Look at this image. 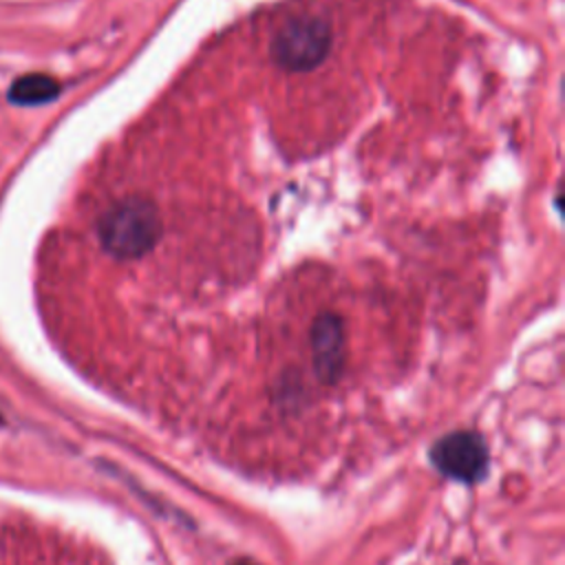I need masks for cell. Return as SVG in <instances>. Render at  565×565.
Instances as JSON below:
<instances>
[{
	"mask_svg": "<svg viewBox=\"0 0 565 565\" xmlns=\"http://www.w3.org/2000/svg\"><path fill=\"white\" fill-rule=\"evenodd\" d=\"M60 93V84L42 73H29L18 77L9 88V102L18 106H38L55 99Z\"/></svg>",
	"mask_w": 565,
	"mask_h": 565,
	"instance_id": "3",
	"label": "cell"
},
{
	"mask_svg": "<svg viewBox=\"0 0 565 565\" xmlns=\"http://www.w3.org/2000/svg\"><path fill=\"white\" fill-rule=\"evenodd\" d=\"M102 247L117 258H137L152 249L159 238L157 207L141 199L128 196L113 203L97 225Z\"/></svg>",
	"mask_w": 565,
	"mask_h": 565,
	"instance_id": "1",
	"label": "cell"
},
{
	"mask_svg": "<svg viewBox=\"0 0 565 565\" xmlns=\"http://www.w3.org/2000/svg\"><path fill=\"white\" fill-rule=\"evenodd\" d=\"M331 33L322 18L298 13L287 18L271 38V55L287 71H309L329 53Z\"/></svg>",
	"mask_w": 565,
	"mask_h": 565,
	"instance_id": "2",
	"label": "cell"
},
{
	"mask_svg": "<svg viewBox=\"0 0 565 565\" xmlns=\"http://www.w3.org/2000/svg\"><path fill=\"white\" fill-rule=\"evenodd\" d=\"M477 444L470 439H457V441H448L444 446L441 452V463L444 468L457 472V475H468L477 470Z\"/></svg>",
	"mask_w": 565,
	"mask_h": 565,
	"instance_id": "4",
	"label": "cell"
}]
</instances>
